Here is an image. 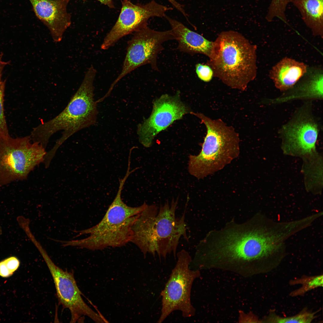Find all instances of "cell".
Masks as SVG:
<instances>
[{"label":"cell","instance_id":"1","mask_svg":"<svg viewBox=\"0 0 323 323\" xmlns=\"http://www.w3.org/2000/svg\"><path fill=\"white\" fill-rule=\"evenodd\" d=\"M249 228L225 231L212 245H202L199 258L207 268L249 264L253 274L269 272L284 256L286 231L278 222L263 216Z\"/></svg>","mask_w":323,"mask_h":323},{"label":"cell","instance_id":"2","mask_svg":"<svg viewBox=\"0 0 323 323\" xmlns=\"http://www.w3.org/2000/svg\"><path fill=\"white\" fill-rule=\"evenodd\" d=\"M178 198L168 201L158 207L147 204L132 227L130 242L135 245L145 256L147 253L160 260L172 254L176 259L180 238L188 240L185 221V209L177 217L176 211Z\"/></svg>","mask_w":323,"mask_h":323},{"label":"cell","instance_id":"3","mask_svg":"<svg viewBox=\"0 0 323 323\" xmlns=\"http://www.w3.org/2000/svg\"><path fill=\"white\" fill-rule=\"evenodd\" d=\"M97 71L91 65L85 74L79 88L65 108L53 119L33 128L30 135L32 141L45 149L49 140L54 133L63 131L61 137L48 152L53 157L59 147L68 138L83 129L95 124L98 111L94 99V83Z\"/></svg>","mask_w":323,"mask_h":323},{"label":"cell","instance_id":"4","mask_svg":"<svg viewBox=\"0 0 323 323\" xmlns=\"http://www.w3.org/2000/svg\"><path fill=\"white\" fill-rule=\"evenodd\" d=\"M256 49L239 33L222 32L213 42L209 65L225 84L244 91L256 76Z\"/></svg>","mask_w":323,"mask_h":323},{"label":"cell","instance_id":"5","mask_svg":"<svg viewBox=\"0 0 323 323\" xmlns=\"http://www.w3.org/2000/svg\"><path fill=\"white\" fill-rule=\"evenodd\" d=\"M129 175V173L127 172L123 179H119V187L116 195L101 220L89 228L74 231L79 233L76 237L86 234H89V236L79 240L63 241V246H77L98 250L109 247H120L130 242L132 227L147 204L144 202L141 205L132 207L127 205L123 201L121 198L122 191Z\"/></svg>","mask_w":323,"mask_h":323},{"label":"cell","instance_id":"6","mask_svg":"<svg viewBox=\"0 0 323 323\" xmlns=\"http://www.w3.org/2000/svg\"><path fill=\"white\" fill-rule=\"evenodd\" d=\"M191 113L205 124L207 133L199 154L189 156L188 170L191 175L203 179L222 169L238 156L239 136L233 127L220 119Z\"/></svg>","mask_w":323,"mask_h":323},{"label":"cell","instance_id":"7","mask_svg":"<svg viewBox=\"0 0 323 323\" xmlns=\"http://www.w3.org/2000/svg\"><path fill=\"white\" fill-rule=\"evenodd\" d=\"M45 149L32 142L30 136L0 137V187L26 179L36 166L43 162Z\"/></svg>","mask_w":323,"mask_h":323},{"label":"cell","instance_id":"8","mask_svg":"<svg viewBox=\"0 0 323 323\" xmlns=\"http://www.w3.org/2000/svg\"><path fill=\"white\" fill-rule=\"evenodd\" d=\"M176 264L161 293L162 308L157 322H163L172 312L180 311L184 318H190L195 313L191 298L194 281L200 275L199 270L191 269V257L189 253L182 249L176 254Z\"/></svg>","mask_w":323,"mask_h":323},{"label":"cell","instance_id":"9","mask_svg":"<svg viewBox=\"0 0 323 323\" xmlns=\"http://www.w3.org/2000/svg\"><path fill=\"white\" fill-rule=\"evenodd\" d=\"M174 39L175 37L171 29L160 31L147 26L134 32L128 42L121 72L109 90L112 91L122 78L143 65L149 64L153 69L158 70L157 58L159 53L164 49L163 43Z\"/></svg>","mask_w":323,"mask_h":323},{"label":"cell","instance_id":"10","mask_svg":"<svg viewBox=\"0 0 323 323\" xmlns=\"http://www.w3.org/2000/svg\"><path fill=\"white\" fill-rule=\"evenodd\" d=\"M121 3L118 18L101 45L102 50L109 49L123 37L147 27L150 18L165 17L167 12L173 9L154 0L144 4H134L129 0H123Z\"/></svg>","mask_w":323,"mask_h":323},{"label":"cell","instance_id":"11","mask_svg":"<svg viewBox=\"0 0 323 323\" xmlns=\"http://www.w3.org/2000/svg\"><path fill=\"white\" fill-rule=\"evenodd\" d=\"M188 112L186 106L177 96L163 95L153 103L150 116L138 125L137 133L140 143L149 147L159 132Z\"/></svg>","mask_w":323,"mask_h":323},{"label":"cell","instance_id":"12","mask_svg":"<svg viewBox=\"0 0 323 323\" xmlns=\"http://www.w3.org/2000/svg\"><path fill=\"white\" fill-rule=\"evenodd\" d=\"M52 277L59 304L68 309L71 313V322H76L83 315L94 319L95 313L86 304L82 297L72 272L64 271L56 265L46 251L41 254Z\"/></svg>","mask_w":323,"mask_h":323},{"label":"cell","instance_id":"13","mask_svg":"<svg viewBox=\"0 0 323 323\" xmlns=\"http://www.w3.org/2000/svg\"><path fill=\"white\" fill-rule=\"evenodd\" d=\"M281 132L285 154L303 158L316 151L318 125L306 113L298 114L285 125Z\"/></svg>","mask_w":323,"mask_h":323},{"label":"cell","instance_id":"14","mask_svg":"<svg viewBox=\"0 0 323 323\" xmlns=\"http://www.w3.org/2000/svg\"><path fill=\"white\" fill-rule=\"evenodd\" d=\"M37 17L49 30L53 41L60 42L71 24L69 0H29Z\"/></svg>","mask_w":323,"mask_h":323},{"label":"cell","instance_id":"15","mask_svg":"<svg viewBox=\"0 0 323 323\" xmlns=\"http://www.w3.org/2000/svg\"><path fill=\"white\" fill-rule=\"evenodd\" d=\"M165 18L168 22L178 45L177 49L191 54L200 53L208 56L213 42L202 36L189 29L182 23L166 15Z\"/></svg>","mask_w":323,"mask_h":323},{"label":"cell","instance_id":"16","mask_svg":"<svg viewBox=\"0 0 323 323\" xmlns=\"http://www.w3.org/2000/svg\"><path fill=\"white\" fill-rule=\"evenodd\" d=\"M307 71V65L303 63L285 57L273 66L269 76L277 89L284 91L292 87Z\"/></svg>","mask_w":323,"mask_h":323},{"label":"cell","instance_id":"17","mask_svg":"<svg viewBox=\"0 0 323 323\" xmlns=\"http://www.w3.org/2000/svg\"><path fill=\"white\" fill-rule=\"evenodd\" d=\"M313 34L322 38L323 0H291Z\"/></svg>","mask_w":323,"mask_h":323},{"label":"cell","instance_id":"18","mask_svg":"<svg viewBox=\"0 0 323 323\" xmlns=\"http://www.w3.org/2000/svg\"><path fill=\"white\" fill-rule=\"evenodd\" d=\"M303 171L306 189L312 191L322 185V163L316 152L303 157Z\"/></svg>","mask_w":323,"mask_h":323},{"label":"cell","instance_id":"19","mask_svg":"<svg viewBox=\"0 0 323 323\" xmlns=\"http://www.w3.org/2000/svg\"><path fill=\"white\" fill-rule=\"evenodd\" d=\"M316 313L304 309L298 314L288 317H281L278 316L275 311H271L265 317L262 322L266 323H299L311 322L316 317Z\"/></svg>","mask_w":323,"mask_h":323},{"label":"cell","instance_id":"20","mask_svg":"<svg viewBox=\"0 0 323 323\" xmlns=\"http://www.w3.org/2000/svg\"><path fill=\"white\" fill-rule=\"evenodd\" d=\"M3 54L0 53V137L7 138L10 136L4 115V98L6 80L2 78L3 71L5 67L10 64L9 61L3 60Z\"/></svg>","mask_w":323,"mask_h":323},{"label":"cell","instance_id":"21","mask_svg":"<svg viewBox=\"0 0 323 323\" xmlns=\"http://www.w3.org/2000/svg\"><path fill=\"white\" fill-rule=\"evenodd\" d=\"M323 275H320L313 277H305L299 280L293 281L292 284H301V287L292 292V296L301 295L306 292L316 287L323 286Z\"/></svg>","mask_w":323,"mask_h":323},{"label":"cell","instance_id":"22","mask_svg":"<svg viewBox=\"0 0 323 323\" xmlns=\"http://www.w3.org/2000/svg\"><path fill=\"white\" fill-rule=\"evenodd\" d=\"M196 70L198 77L205 82L210 81L214 75L213 70L210 66L207 65L198 63L196 65Z\"/></svg>","mask_w":323,"mask_h":323},{"label":"cell","instance_id":"23","mask_svg":"<svg viewBox=\"0 0 323 323\" xmlns=\"http://www.w3.org/2000/svg\"><path fill=\"white\" fill-rule=\"evenodd\" d=\"M4 260L8 268L12 273L17 269L19 266V261L15 257H11Z\"/></svg>","mask_w":323,"mask_h":323},{"label":"cell","instance_id":"24","mask_svg":"<svg viewBox=\"0 0 323 323\" xmlns=\"http://www.w3.org/2000/svg\"><path fill=\"white\" fill-rule=\"evenodd\" d=\"M12 274L8 268L4 260L0 262V276L7 277Z\"/></svg>","mask_w":323,"mask_h":323},{"label":"cell","instance_id":"25","mask_svg":"<svg viewBox=\"0 0 323 323\" xmlns=\"http://www.w3.org/2000/svg\"><path fill=\"white\" fill-rule=\"evenodd\" d=\"M167 0L172 4L174 7L182 13H185V10L183 8L182 5L177 2L176 0Z\"/></svg>","mask_w":323,"mask_h":323},{"label":"cell","instance_id":"26","mask_svg":"<svg viewBox=\"0 0 323 323\" xmlns=\"http://www.w3.org/2000/svg\"><path fill=\"white\" fill-rule=\"evenodd\" d=\"M70 1L71 0H69ZM83 1H85L87 0H80ZM102 4L106 5L110 8H115V6L113 3V0H97Z\"/></svg>","mask_w":323,"mask_h":323},{"label":"cell","instance_id":"27","mask_svg":"<svg viewBox=\"0 0 323 323\" xmlns=\"http://www.w3.org/2000/svg\"><path fill=\"white\" fill-rule=\"evenodd\" d=\"M1 230L0 229V234H1Z\"/></svg>","mask_w":323,"mask_h":323}]
</instances>
